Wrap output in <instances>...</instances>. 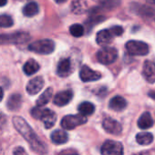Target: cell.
<instances>
[{"label":"cell","mask_w":155,"mask_h":155,"mask_svg":"<svg viewBox=\"0 0 155 155\" xmlns=\"http://www.w3.org/2000/svg\"><path fill=\"white\" fill-rule=\"evenodd\" d=\"M14 25L13 19L6 15H0V27H11Z\"/></svg>","instance_id":"cell-28"},{"label":"cell","mask_w":155,"mask_h":155,"mask_svg":"<svg viewBox=\"0 0 155 155\" xmlns=\"http://www.w3.org/2000/svg\"><path fill=\"white\" fill-rule=\"evenodd\" d=\"M73 98V92L71 90H66L59 92L54 97V104L57 106H65L67 105Z\"/></svg>","instance_id":"cell-12"},{"label":"cell","mask_w":155,"mask_h":155,"mask_svg":"<svg viewBox=\"0 0 155 155\" xmlns=\"http://www.w3.org/2000/svg\"><path fill=\"white\" fill-rule=\"evenodd\" d=\"M118 58V51L114 47L105 46L97 53V59L102 64H111Z\"/></svg>","instance_id":"cell-5"},{"label":"cell","mask_w":155,"mask_h":155,"mask_svg":"<svg viewBox=\"0 0 155 155\" xmlns=\"http://www.w3.org/2000/svg\"><path fill=\"white\" fill-rule=\"evenodd\" d=\"M38 9H39L38 5L36 2H29L23 7L22 12L25 16L31 17V16L36 15L38 13Z\"/></svg>","instance_id":"cell-22"},{"label":"cell","mask_w":155,"mask_h":155,"mask_svg":"<svg viewBox=\"0 0 155 155\" xmlns=\"http://www.w3.org/2000/svg\"><path fill=\"white\" fill-rule=\"evenodd\" d=\"M44 86V79L41 76H37L31 79L26 84V92L30 95H35L41 91Z\"/></svg>","instance_id":"cell-11"},{"label":"cell","mask_w":155,"mask_h":155,"mask_svg":"<svg viewBox=\"0 0 155 155\" xmlns=\"http://www.w3.org/2000/svg\"><path fill=\"white\" fill-rule=\"evenodd\" d=\"M127 107V101L120 95L114 96L110 101V108L116 112H122Z\"/></svg>","instance_id":"cell-14"},{"label":"cell","mask_w":155,"mask_h":155,"mask_svg":"<svg viewBox=\"0 0 155 155\" xmlns=\"http://www.w3.org/2000/svg\"><path fill=\"white\" fill-rule=\"evenodd\" d=\"M53 95V89L51 87H48L40 96L39 98L37 100V106L39 107H43L45 106L47 104L49 103V101L51 100Z\"/></svg>","instance_id":"cell-21"},{"label":"cell","mask_w":155,"mask_h":155,"mask_svg":"<svg viewBox=\"0 0 155 155\" xmlns=\"http://www.w3.org/2000/svg\"><path fill=\"white\" fill-rule=\"evenodd\" d=\"M30 39V35L25 32H16L8 35H0V45L25 44Z\"/></svg>","instance_id":"cell-4"},{"label":"cell","mask_w":155,"mask_h":155,"mask_svg":"<svg viewBox=\"0 0 155 155\" xmlns=\"http://www.w3.org/2000/svg\"><path fill=\"white\" fill-rule=\"evenodd\" d=\"M79 78L83 82L98 81L101 78V74L97 71H93L87 65H83L79 71Z\"/></svg>","instance_id":"cell-10"},{"label":"cell","mask_w":155,"mask_h":155,"mask_svg":"<svg viewBox=\"0 0 155 155\" xmlns=\"http://www.w3.org/2000/svg\"><path fill=\"white\" fill-rule=\"evenodd\" d=\"M31 115L34 118L40 120L44 124L46 129L52 128L57 121V114L53 111L47 108L43 109L39 106L34 107L31 110Z\"/></svg>","instance_id":"cell-2"},{"label":"cell","mask_w":155,"mask_h":155,"mask_svg":"<svg viewBox=\"0 0 155 155\" xmlns=\"http://www.w3.org/2000/svg\"><path fill=\"white\" fill-rule=\"evenodd\" d=\"M153 125V119L151 114L148 113V112L143 113L140 116V118L138 120V126H139V128L144 130V129L151 128Z\"/></svg>","instance_id":"cell-17"},{"label":"cell","mask_w":155,"mask_h":155,"mask_svg":"<svg viewBox=\"0 0 155 155\" xmlns=\"http://www.w3.org/2000/svg\"><path fill=\"white\" fill-rule=\"evenodd\" d=\"M143 74L144 79L150 83H155V64L152 61L146 60L143 64Z\"/></svg>","instance_id":"cell-13"},{"label":"cell","mask_w":155,"mask_h":155,"mask_svg":"<svg viewBox=\"0 0 155 155\" xmlns=\"http://www.w3.org/2000/svg\"><path fill=\"white\" fill-rule=\"evenodd\" d=\"M136 141L141 145H149L153 141V135L151 133H140L136 135Z\"/></svg>","instance_id":"cell-24"},{"label":"cell","mask_w":155,"mask_h":155,"mask_svg":"<svg viewBox=\"0 0 155 155\" xmlns=\"http://www.w3.org/2000/svg\"><path fill=\"white\" fill-rule=\"evenodd\" d=\"M87 121H88L87 117L79 114L76 115H67L63 117L60 124L64 130H73L78 126L86 124Z\"/></svg>","instance_id":"cell-6"},{"label":"cell","mask_w":155,"mask_h":155,"mask_svg":"<svg viewBox=\"0 0 155 155\" xmlns=\"http://www.w3.org/2000/svg\"><path fill=\"white\" fill-rule=\"evenodd\" d=\"M149 95H150L153 99H154L155 100V92H151V93H149Z\"/></svg>","instance_id":"cell-33"},{"label":"cell","mask_w":155,"mask_h":155,"mask_svg":"<svg viewBox=\"0 0 155 155\" xmlns=\"http://www.w3.org/2000/svg\"><path fill=\"white\" fill-rule=\"evenodd\" d=\"M3 97H4V91H3V89L0 87V102L2 101Z\"/></svg>","instance_id":"cell-32"},{"label":"cell","mask_w":155,"mask_h":155,"mask_svg":"<svg viewBox=\"0 0 155 155\" xmlns=\"http://www.w3.org/2000/svg\"><path fill=\"white\" fill-rule=\"evenodd\" d=\"M102 126H103V129L108 134H113V135H119L122 132V124L119 122H117L116 120H114V119H112L111 117L105 118L103 120Z\"/></svg>","instance_id":"cell-9"},{"label":"cell","mask_w":155,"mask_h":155,"mask_svg":"<svg viewBox=\"0 0 155 155\" xmlns=\"http://www.w3.org/2000/svg\"><path fill=\"white\" fill-rule=\"evenodd\" d=\"M100 152L104 155H122L123 154V146L119 142L108 140L103 143Z\"/></svg>","instance_id":"cell-8"},{"label":"cell","mask_w":155,"mask_h":155,"mask_svg":"<svg viewBox=\"0 0 155 155\" xmlns=\"http://www.w3.org/2000/svg\"><path fill=\"white\" fill-rule=\"evenodd\" d=\"M110 31L113 35V36H120L123 34V28L120 25H114L110 28Z\"/></svg>","instance_id":"cell-29"},{"label":"cell","mask_w":155,"mask_h":155,"mask_svg":"<svg viewBox=\"0 0 155 155\" xmlns=\"http://www.w3.org/2000/svg\"><path fill=\"white\" fill-rule=\"evenodd\" d=\"M51 141L55 144H64L68 142L69 140V135L66 132L61 131V130H57L54 131L51 134Z\"/></svg>","instance_id":"cell-19"},{"label":"cell","mask_w":155,"mask_h":155,"mask_svg":"<svg viewBox=\"0 0 155 155\" xmlns=\"http://www.w3.org/2000/svg\"><path fill=\"white\" fill-rule=\"evenodd\" d=\"M22 104V96L19 94H12L6 103V106L10 111H16L21 107Z\"/></svg>","instance_id":"cell-16"},{"label":"cell","mask_w":155,"mask_h":155,"mask_svg":"<svg viewBox=\"0 0 155 155\" xmlns=\"http://www.w3.org/2000/svg\"><path fill=\"white\" fill-rule=\"evenodd\" d=\"M71 70V62L69 58H66L61 60L58 64L57 73L60 76H68Z\"/></svg>","instance_id":"cell-18"},{"label":"cell","mask_w":155,"mask_h":155,"mask_svg":"<svg viewBox=\"0 0 155 155\" xmlns=\"http://www.w3.org/2000/svg\"><path fill=\"white\" fill-rule=\"evenodd\" d=\"M14 154H26V151L22 147H17L14 151Z\"/></svg>","instance_id":"cell-30"},{"label":"cell","mask_w":155,"mask_h":155,"mask_svg":"<svg viewBox=\"0 0 155 155\" xmlns=\"http://www.w3.org/2000/svg\"><path fill=\"white\" fill-rule=\"evenodd\" d=\"M126 50L132 55H146L150 49L146 43L142 41L131 40L126 43Z\"/></svg>","instance_id":"cell-7"},{"label":"cell","mask_w":155,"mask_h":155,"mask_svg":"<svg viewBox=\"0 0 155 155\" xmlns=\"http://www.w3.org/2000/svg\"><path fill=\"white\" fill-rule=\"evenodd\" d=\"M78 111L82 115H85V116L91 115L95 111V106L93 104H91L90 102H83L79 105Z\"/></svg>","instance_id":"cell-23"},{"label":"cell","mask_w":155,"mask_h":155,"mask_svg":"<svg viewBox=\"0 0 155 155\" xmlns=\"http://www.w3.org/2000/svg\"><path fill=\"white\" fill-rule=\"evenodd\" d=\"M28 50L39 54H49L55 50V43L50 39L37 40L28 45Z\"/></svg>","instance_id":"cell-3"},{"label":"cell","mask_w":155,"mask_h":155,"mask_svg":"<svg viewBox=\"0 0 155 155\" xmlns=\"http://www.w3.org/2000/svg\"><path fill=\"white\" fill-rule=\"evenodd\" d=\"M87 10L85 0H74L71 4V11L75 14H83Z\"/></svg>","instance_id":"cell-25"},{"label":"cell","mask_w":155,"mask_h":155,"mask_svg":"<svg viewBox=\"0 0 155 155\" xmlns=\"http://www.w3.org/2000/svg\"><path fill=\"white\" fill-rule=\"evenodd\" d=\"M13 124L16 130L28 143L33 152L39 154H45L48 153L47 145L39 139V137L36 134V133L25 119L19 116H15L13 118Z\"/></svg>","instance_id":"cell-1"},{"label":"cell","mask_w":155,"mask_h":155,"mask_svg":"<svg viewBox=\"0 0 155 155\" xmlns=\"http://www.w3.org/2000/svg\"><path fill=\"white\" fill-rule=\"evenodd\" d=\"M7 3V0H0V6H4Z\"/></svg>","instance_id":"cell-31"},{"label":"cell","mask_w":155,"mask_h":155,"mask_svg":"<svg viewBox=\"0 0 155 155\" xmlns=\"http://www.w3.org/2000/svg\"><path fill=\"white\" fill-rule=\"evenodd\" d=\"M135 10L136 13L143 15V16H151L153 15H154L155 10L152 9L149 6H145V5H135Z\"/></svg>","instance_id":"cell-26"},{"label":"cell","mask_w":155,"mask_h":155,"mask_svg":"<svg viewBox=\"0 0 155 155\" xmlns=\"http://www.w3.org/2000/svg\"><path fill=\"white\" fill-rule=\"evenodd\" d=\"M93 1H100V0H93Z\"/></svg>","instance_id":"cell-36"},{"label":"cell","mask_w":155,"mask_h":155,"mask_svg":"<svg viewBox=\"0 0 155 155\" xmlns=\"http://www.w3.org/2000/svg\"><path fill=\"white\" fill-rule=\"evenodd\" d=\"M23 70L26 75H32L39 70V64L34 59H29L24 64Z\"/></svg>","instance_id":"cell-20"},{"label":"cell","mask_w":155,"mask_h":155,"mask_svg":"<svg viewBox=\"0 0 155 155\" xmlns=\"http://www.w3.org/2000/svg\"><path fill=\"white\" fill-rule=\"evenodd\" d=\"M67 0H55V2L56 3H58V4H62V3H64V2H66Z\"/></svg>","instance_id":"cell-34"},{"label":"cell","mask_w":155,"mask_h":155,"mask_svg":"<svg viewBox=\"0 0 155 155\" xmlns=\"http://www.w3.org/2000/svg\"><path fill=\"white\" fill-rule=\"evenodd\" d=\"M3 116V114H0V122L2 123V120H4V119H1V117Z\"/></svg>","instance_id":"cell-35"},{"label":"cell","mask_w":155,"mask_h":155,"mask_svg":"<svg viewBox=\"0 0 155 155\" xmlns=\"http://www.w3.org/2000/svg\"><path fill=\"white\" fill-rule=\"evenodd\" d=\"M112 38H113V35L111 34L110 29L101 30L96 35V41L100 45H106L110 44L112 41Z\"/></svg>","instance_id":"cell-15"},{"label":"cell","mask_w":155,"mask_h":155,"mask_svg":"<svg viewBox=\"0 0 155 155\" xmlns=\"http://www.w3.org/2000/svg\"><path fill=\"white\" fill-rule=\"evenodd\" d=\"M69 32L71 35L75 37H80L84 35V27L82 25L79 24H74L69 27Z\"/></svg>","instance_id":"cell-27"}]
</instances>
